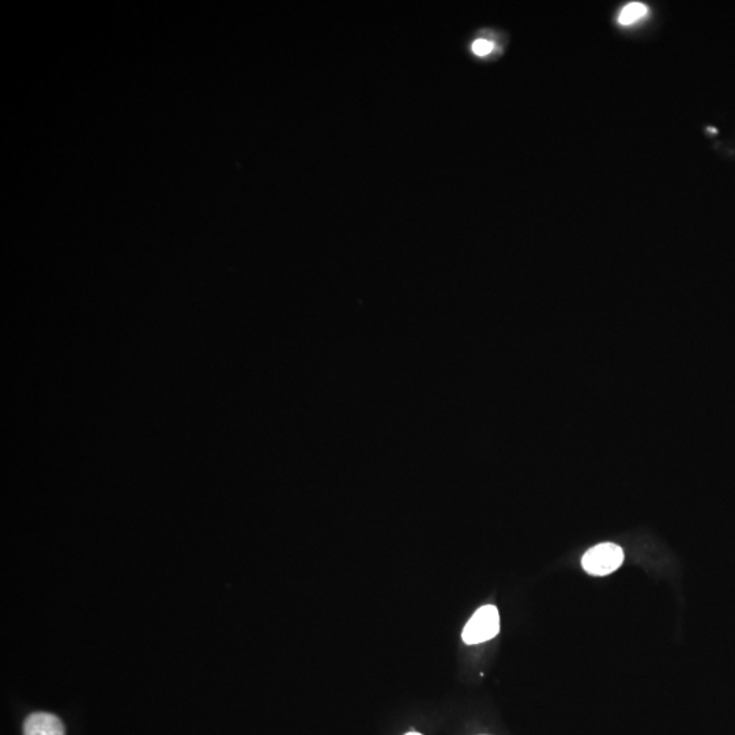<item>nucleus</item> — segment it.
<instances>
[{
  "label": "nucleus",
  "mask_w": 735,
  "mask_h": 735,
  "mask_svg": "<svg viewBox=\"0 0 735 735\" xmlns=\"http://www.w3.org/2000/svg\"><path fill=\"white\" fill-rule=\"evenodd\" d=\"M500 632V614L496 606L486 605L478 609L463 628L462 639L466 644L489 642Z\"/></svg>",
  "instance_id": "obj_1"
},
{
  "label": "nucleus",
  "mask_w": 735,
  "mask_h": 735,
  "mask_svg": "<svg viewBox=\"0 0 735 735\" xmlns=\"http://www.w3.org/2000/svg\"><path fill=\"white\" fill-rule=\"evenodd\" d=\"M406 735H422V734H418V733H409V734H406Z\"/></svg>",
  "instance_id": "obj_6"
},
{
  "label": "nucleus",
  "mask_w": 735,
  "mask_h": 735,
  "mask_svg": "<svg viewBox=\"0 0 735 735\" xmlns=\"http://www.w3.org/2000/svg\"><path fill=\"white\" fill-rule=\"evenodd\" d=\"M473 52L477 56H486L489 55L490 52L493 51V44L490 43V41L485 39L476 40L473 43Z\"/></svg>",
  "instance_id": "obj_5"
},
{
  "label": "nucleus",
  "mask_w": 735,
  "mask_h": 735,
  "mask_svg": "<svg viewBox=\"0 0 735 735\" xmlns=\"http://www.w3.org/2000/svg\"><path fill=\"white\" fill-rule=\"evenodd\" d=\"M624 563V550L612 542H605L587 550L582 567L587 574L606 576L616 572Z\"/></svg>",
  "instance_id": "obj_2"
},
{
  "label": "nucleus",
  "mask_w": 735,
  "mask_h": 735,
  "mask_svg": "<svg viewBox=\"0 0 735 735\" xmlns=\"http://www.w3.org/2000/svg\"><path fill=\"white\" fill-rule=\"evenodd\" d=\"M647 14V7L643 3H629L625 6L618 17L621 25H631Z\"/></svg>",
  "instance_id": "obj_4"
},
{
  "label": "nucleus",
  "mask_w": 735,
  "mask_h": 735,
  "mask_svg": "<svg viewBox=\"0 0 735 735\" xmlns=\"http://www.w3.org/2000/svg\"><path fill=\"white\" fill-rule=\"evenodd\" d=\"M24 735H66L63 722L48 712H35L26 718Z\"/></svg>",
  "instance_id": "obj_3"
}]
</instances>
